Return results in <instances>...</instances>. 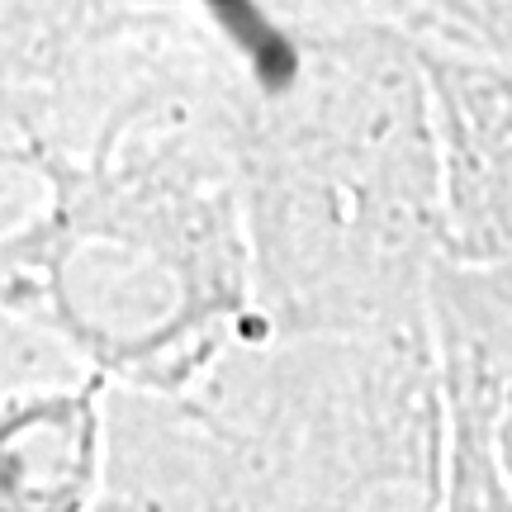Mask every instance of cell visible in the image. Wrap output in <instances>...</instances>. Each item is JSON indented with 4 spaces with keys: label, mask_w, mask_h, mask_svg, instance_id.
<instances>
[{
    "label": "cell",
    "mask_w": 512,
    "mask_h": 512,
    "mask_svg": "<svg viewBox=\"0 0 512 512\" xmlns=\"http://www.w3.org/2000/svg\"><path fill=\"white\" fill-rule=\"evenodd\" d=\"M427 328L441 384L484 403L498 465L512 484V290L484 271L437 261L427 290Z\"/></svg>",
    "instance_id": "obj_5"
},
{
    "label": "cell",
    "mask_w": 512,
    "mask_h": 512,
    "mask_svg": "<svg viewBox=\"0 0 512 512\" xmlns=\"http://www.w3.org/2000/svg\"><path fill=\"white\" fill-rule=\"evenodd\" d=\"M441 512H512V484L498 465L489 413L465 389H446V503Z\"/></svg>",
    "instance_id": "obj_6"
},
{
    "label": "cell",
    "mask_w": 512,
    "mask_h": 512,
    "mask_svg": "<svg viewBox=\"0 0 512 512\" xmlns=\"http://www.w3.org/2000/svg\"><path fill=\"white\" fill-rule=\"evenodd\" d=\"M252 337L427 328L446 252L432 86L413 43L337 48L247 138Z\"/></svg>",
    "instance_id": "obj_2"
},
{
    "label": "cell",
    "mask_w": 512,
    "mask_h": 512,
    "mask_svg": "<svg viewBox=\"0 0 512 512\" xmlns=\"http://www.w3.org/2000/svg\"><path fill=\"white\" fill-rule=\"evenodd\" d=\"M110 460V384L5 403V512H95Z\"/></svg>",
    "instance_id": "obj_4"
},
{
    "label": "cell",
    "mask_w": 512,
    "mask_h": 512,
    "mask_svg": "<svg viewBox=\"0 0 512 512\" xmlns=\"http://www.w3.org/2000/svg\"><path fill=\"white\" fill-rule=\"evenodd\" d=\"M432 86L446 252L512 290V57L413 43Z\"/></svg>",
    "instance_id": "obj_3"
},
{
    "label": "cell",
    "mask_w": 512,
    "mask_h": 512,
    "mask_svg": "<svg viewBox=\"0 0 512 512\" xmlns=\"http://www.w3.org/2000/svg\"><path fill=\"white\" fill-rule=\"evenodd\" d=\"M105 508L441 512L446 389L432 328L247 337L185 394L110 389Z\"/></svg>",
    "instance_id": "obj_1"
},
{
    "label": "cell",
    "mask_w": 512,
    "mask_h": 512,
    "mask_svg": "<svg viewBox=\"0 0 512 512\" xmlns=\"http://www.w3.org/2000/svg\"><path fill=\"white\" fill-rule=\"evenodd\" d=\"M95 512H119V508H105V503H100V508H95Z\"/></svg>",
    "instance_id": "obj_7"
}]
</instances>
